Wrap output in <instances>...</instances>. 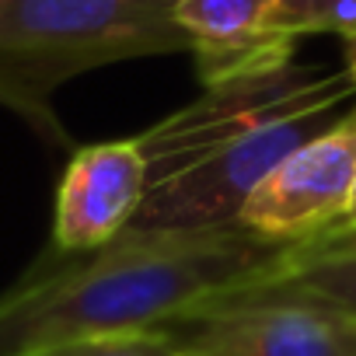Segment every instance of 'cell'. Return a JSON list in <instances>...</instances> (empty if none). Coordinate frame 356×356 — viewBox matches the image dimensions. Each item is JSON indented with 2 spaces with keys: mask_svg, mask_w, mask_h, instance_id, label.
Here are the masks:
<instances>
[{
  "mask_svg": "<svg viewBox=\"0 0 356 356\" xmlns=\"http://www.w3.org/2000/svg\"><path fill=\"white\" fill-rule=\"evenodd\" d=\"M293 245L241 224L213 231H136L77 262L22 280L0 297V356L122 332H161L207 300L290 262Z\"/></svg>",
  "mask_w": 356,
  "mask_h": 356,
  "instance_id": "cell-1",
  "label": "cell"
},
{
  "mask_svg": "<svg viewBox=\"0 0 356 356\" xmlns=\"http://www.w3.org/2000/svg\"><path fill=\"white\" fill-rule=\"evenodd\" d=\"M356 95L346 74L293 63L234 74L136 136L147 193L129 227L213 231L238 224L248 193L300 143L335 126Z\"/></svg>",
  "mask_w": 356,
  "mask_h": 356,
  "instance_id": "cell-2",
  "label": "cell"
},
{
  "mask_svg": "<svg viewBox=\"0 0 356 356\" xmlns=\"http://www.w3.org/2000/svg\"><path fill=\"white\" fill-rule=\"evenodd\" d=\"M178 0H0V102L46 115L49 91L74 74L189 53Z\"/></svg>",
  "mask_w": 356,
  "mask_h": 356,
  "instance_id": "cell-3",
  "label": "cell"
},
{
  "mask_svg": "<svg viewBox=\"0 0 356 356\" xmlns=\"http://www.w3.org/2000/svg\"><path fill=\"white\" fill-rule=\"evenodd\" d=\"M356 178V108L314 140L290 150L248 193L238 224L283 245H304L332 231Z\"/></svg>",
  "mask_w": 356,
  "mask_h": 356,
  "instance_id": "cell-4",
  "label": "cell"
},
{
  "mask_svg": "<svg viewBox=\"0 0 356 356\" xmlns=\"http://www.w3.org/2000/svg\"><path fill=\"white\" fill-rule=\"evenodd\" d=\"M182 356H356V325L314 307L255 304L161 328Z\"/></svg>",
  "mask_w": 356,
  "mask_h": 356,
  "instance_id": "cell-5",
  "label": "cell"
},
{
  "mask_svg": "<svg viewBox=\"0 0 356 356\" xmlns=\"http://www.w3.org/2000/svg\"><path fill=\"white\" fill-rule=\"evenodd\" d=\"M147 193V161L136 140L95 143L70 157L56 196L53 241L63 252H88L119 238Z\"/></svg>",
  "mask_w": 356,
  "mask_h": 356,
  "instance_id": "cell-6",
  "label": "cell"
},
{
  "mask_svg": "<svg viewBox=\"0 0 356 356\" xmlns=\"http://www.w3.org/2000/svg\"><path fill=\"white\" fill-rule=\"evenodd\" d=\"M175 22L203 84L290 63L293 53V39L280 32V0H178Z\"/></svg>",
  "mask_w": 356,
  "mask_h": 356,
  "instance_id": "cell-7",
  "label": "cell"
},
{
  "mask_svg": "<svg viewBox=\"0 0 356 356\" xmlns=\"http://www.w3.org/2000/svg\"><path fill=\"white\" fill-rule=\"evenodd\" d=\"M255 304H297L314 307L356 325V255H314V259H290L283 269L245 283L231 293H220L196 307L193 314H213L231 307H255ZM186 314V318H193Z\"/></svg>",
  "mask_w": 356,
  "mask_h": 356,
  "instance_id": "cell-8",
  "label": "cell"
},
{
  "mask_svg": "<svg viewBox=\"0 0 356 356\" xmlns=\"http://www.w3.org/2000/svg\"><path fill=\"white\" fill-rule=\"evenodd\" d=\"M280 32L293 42L314 32L356 35V0H280Z\"/></svg>",
  "mask_w": 356,
  "mask_h": 356,
  "instance_id": "cell-9",
  "label": "cell"
},
{
  "mask_svg": "<svg viewBox=\"0 0 356 356\" xmlns=\"http://www.w3.org/2000/svg\"><path fill=\"white\" fill-rule=\"evenodd\" d=\"M25 356H178L164 332H122V335H88L56 342Z\"/></svg>",
  "mask_w": 356,
  "mask_h": 356,
  "instance_id": "cell-10",
  "label": "cell"
},
{
  "mask_svg": "<svg viewBox=\"0 0 356 356\" xmlns=\"http://www.w3.org/2000/svg\"><path fill=\"white\" fill-rule=\"evenodd\" d=\"M314 255H356V227L325 231L304 245H293L290 259H314Z\"/></svg>",
  "mask_w": 356,
  "mask_h": 356,
  "instance_id": "cell-11",
  "label": "cell"
},
{
  "mask_svg": "<svg viewBox=\"0 0 356 356\" xmlns=\"http://www.w3.org/2000/svg\"><path fill=\"white\" fill-rule=\"evenodd\" d=\"M342 60H346V77L353 81V88H356V35H349V39H342Z\"/></svg>",
  "mask_w": 356,
  "mask_h": 356,
  "instance_id": "cell-12",
  "label": "cell"
},
{
  "mask_svg": "<svg viewBox=\"0 0 356 356\" xmlns=\"http://www.w3.org/2000/svg\"><path fill=\"white\" fill-rule=\"evenodd\" d=\"M339 227H356V178H353V193H349V203H346V213H342V220L332 227V231H339Z\"/></svg>",
  "mask_w": 356,
  "mask_h": 356,
  "instance_id": "cell-13",
  "label": "cell"
},
{
  "mask_svg": "<svg viewBox=\"0 0 356 356\" xmlns=\"http://www.w3.org/2000/svg\"><path fill=\"white\" fill-rule=\"evenodd\" d=\"M178 356H182V353H178Z\"/></svg>",
  "mask_w": 356,
  "mask_h": 356,
  "instance_id": "cell-14",
  "label": "cell"
}]
</instances>
